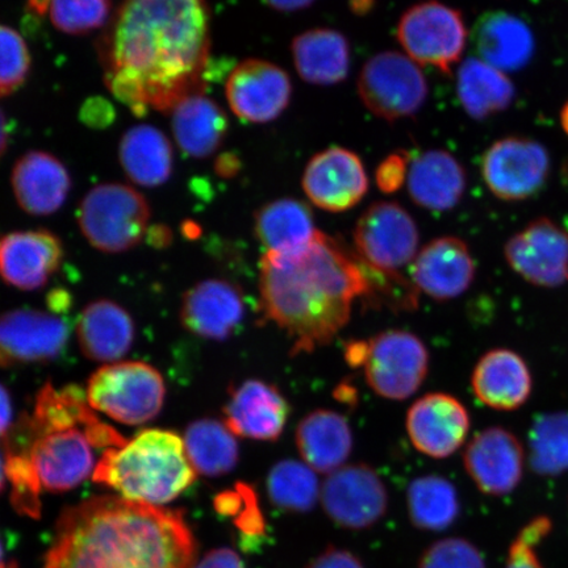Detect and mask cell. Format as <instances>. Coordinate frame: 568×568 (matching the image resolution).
Listing matches in <instances>:
<instances>
[{
    "label": "cell",
    "mask_w": 568,
    "mask_h": 568,
    "mask_svg": "<svg viewBox=\"0 0 568 568\" xmlns=\"http://www.w3.org/2000/svg\"><path fill=\"white\" fill-rule=\"evenodd\" d=\"M204 0H124L99 40L106 88L136 113L202 92L211 52Z\"/></svg>",
    "instance_id": "obj_1"
},
{
    "label": "cell",
    "mask_w": 568,
    "mask_h": 568,
    "mask_svg": "<svg viewBox=\"0 0 568 568\" xmlns=\"http://www.w3.org/2000/svg\"><path fill=\"white\" fill-rule=\"evenodd\" d=\"M367 295L357 254L323 232L295 252L261 260L262 315L293 339L295 355L331 344L349 323L354 301Z\"/></svg>",
    "instance_id": "obj_2"
},
{
    "label": "cell",
    "mask_w": 568,
    "mask_h": 568,
    "mask_svg": "<svg viewBox=\"0 0 568 568\" xmlns=\"http://www.w3.org/2000/svg\"><path fill=\"white\" fill-rule=\"evenodd\" d=\"M194 560L180 513L101 496L65 510L44 568H193Z\"/></svg>",
    "instance_id": "obj_3"
},
{
    "label": "cell",
    "mask_w": 568,
    "mask_h": 568,
    "mask_svg": "<svg viewBox=\"0 0 568 568\" xmlns=\"http://www.w3.org/2000/svg\"><path fill=\"white\" fill-rule=\"evenodd\" d=\"M196 471L183 438L174 432L146 429L98 460L92 479L126 500L160 507L193 485Z\"/></svg>",
    "instance_id": "obj_4"
},
{
    "label": "cell",
    "mask_w": 568,
    "mask_h": 568,
    "mask_svg": "<svg viewBox=\"0 0 568 568\" xmlns=\"http://www.w3.org/2000/svg\"><path fill=\"white\" fill-rule=\"evenodd\" d=\"M152 210L146 197L122 183H102L90 190L78 209V224L97 251L118 254L144 240Z\"/></svg>",
    "instance_id": "obj_5"
},
{
    "label": "cell",
    "mask_w": 568,
    "mask_h": 568,
    "mask_svg": "<svg viewBox=\"0 0 568 568\" xmlns=\"http://www.w3.org/2000/svg\"><path fill=\"white\" fill-rule=\"evenodd\" d=\"M87 396L92 409L112 420L142 425L160 415L166 386L161 373L145 362H115L90 376Z\"/></svg>",
    "instance_id": "obj_6"
},
{
    "label": "cell",
    "mask_w": 568,
    "mask_h": 568,
    "mask_svg": "<svg viewBox=\"0 0 568 568\" xmlns=\"http://www.w3.org/2000/svg\"><path fill=\"white\" fill-rule=\"evenodd\" d=\"M397 39L412 61L449 75L464 54L467 28L459 10L428 0L404 12Z\"/></svg>",
    "instance_id": "obj_7"
},
{
    "label": "cell",
    "mask_w": 568,
    "mask_h": 568,
    "mask_svg": "<svg viewBox=\"0 0 568 568\" xmlns=\"http://www.w3.org/2000/svg\"><path fill=\"white\" fill-rule=\"evenodd\" d=\"M418 241L414 217L394 202L371 205L353 232L354 253L362 264L382 274H402L414 264Z\"/></svg>",
    "instance_id": "obj_8"
},
{
    "label": "cell",
    "mask_w": 568,
    "mask_h": 568,
    "mask_svg": "<svg viewBox=\"0 0 568 568\" xmlns=\"http://www.w3.org/2000/svg\"><path fill=\"white\" fill-rule=\"evenodd\" d=\"M358 92L362 103L375 116L396 122L422 110L428 98V83L408 55L383 52L365 63Z\"/></svg>",
    "instance_id": "obj_9"
},
{
    "label": "cell",
    "mask_w": 568,
    "mask_h": 568,
    "mask_svg": "<svg viewBox=\"0 0 568 568\" xmlns=\"http://www.w3.org/2000/svg\"><path fill=\"white\" fill-rule=\"evenodd\" d=\"M367 385L387 400H406L423 386L429 352L414 333L386 331L367 339L364 362Z\"/></svg>",
    "instance_id": "obj_10"
},
{
    "label": "cell",
    "mask_w": 568,
    "mask_h": 568,
    "mask_svg": "<svg viewBox=\"0 0 568 568\" xmlns=\"http://www.w3.org/2000/svg\"><path fill=\"white\" fill-rule=\"evenodd\" d=\"M481 176L489 191L503 202H523L539 193L549 180V152L536 140L504 138L483 155Z\"/></svg>",
    "instance_id": "obj_11"
},
{
    "label": "cell",
    "mask_w": 568,
    "mask_h": 568,
    "mask_svg": "<svg viewBox=\"0 0 568 568\" xmlns=\"http://www.w3.org/2000/svg\"><path fill=\"white\" fill-rule=\"evenodd\" d=\"M320 501L326 516L338 527L364 530L387 514L388 491L371 466L345 465L325 479Z\"/></svg>",
    "instance_id": "obj_12"
},
{
    "label": "cell",
    "mask_w": 568,
    "mask_h": 568,
    "mask_svg": "<svg viewBox=\"0 0 568 568\" xmlns=\"http://www.w3.org/2000/svg\"><path fill=\"white\" fill-rule=\"evenodd\" d=\"M504 255L510 268L532 286L558 288L568 283V232L548 217L532 220L514 234Z\"/></svg>",
    "instance_id": "obj_13"
},
{
    "label": "cell",
    "mask_w": 568,
    "mask_h": 568,
    "mask_svg": "<svg viewBox=\"0 0 568 568\" xmlns=\"http://www.w3.org/2000/svg\"><path fill=\"white\" fill-rule=\"evenodd\" d=\"M69 324L60 316L36 310L0 315V367L47 364L65 351Z\"/></svg>",
    "instance_id": "obj_14"
},
{
    "label": "cell",
    "mask_w": 568,
    "mask_h": 568,
    "mask_svg": "<svg viewBox=\"0 0 568 568\" xmlns=\"http://www.w3.org/2000/svg\"><path fill=\"white\" fill-rule=\"evenodd\" d=\"M226 101L234 115L247 123L264 124L286 111L293 84L275 63L251 59L232 70L225 84Z\"/></svg>",
    "instance_id": "obj_15"
},
{
    "label": "cell",
    "mask_w": 568,
    "mask_h": 568,
    "mask_svg": "<svg viewBox=\"0 0 568 568\" xmlns=\"http://www.w3.org/2000/svg\"><path fill=\"white\" fill-rule=\"evenodd\" d=\"M27 456L41 487L51 493L69 491L80 486L94 474L97 466L88 429L83 428L33 435Z\"/></svg>",
    "instance_id": "obj_16"
},
{
    "label": "cell",
    "mask_w": 568,
    "mask_h": 568,
    "mask_svg": "<svg viewBox=\"0 0 568 568\" xmlns=\"http://www.w3.org/2000/svg\"><path fill=\"white\" fill-rule=\"evenodd\" d=\"M302 184L317 209L339 213L352 210L365 197L368 178L357 154L335 146L308 162Z\"/></svg>",
    "instance_id": "obj_17"
},
{
    "label": "cell",
    "mask_w": 568,
    "mask_h": 568,
    "mask_svg": "<svg viewBox=\"0 0 568 568\" xmlns=\"http://www.w3.org/2000/svg\"><path fill=\"white\" fill-rule=\"evenodd\" d=\"M464 465L468 477L488 496L514 493L524 475V447L514 433L493 426L467 445Z\"/></svg>",
    "instance_id": "obj_18"
},
{
    "label": "cell",
    "mask_w": 568,
    "mask_h": 568,
    "mask_svg": "<svg viewBox=\"0 0 568 568\" xmlns=\"http://www.w3.org/2000/svg\"><path fill=\"white\" fill-rule=\"evenodd\" d=\"M406 428L416 450L432 458L444 459L465 444L470 432V416L457 397L428 394L412 404Z\"/></svg>",
    "instance_id": "obj_19"
},
{
    "label": "cell",
    "mask_w": 568,
    "mask_h": 568,
    "mask_svg": "<svg viewBox=\"0 0 568 568\" xmlns=\"http://www.w3.org/2000/svg\"><path fill=\"white\" fill-rule=\"evenodd\" d=\"M290 415V403L281 389L260 379H248L231 388L224 407V423L233 435L254 442H276Z\"/></svg>",
    "instance_id": "obj_20"
},
{
    "label": "cell",
    "mask_w": 568,
    "mask_h": 568,
    "mask_svg": "<svg viewBox=\"0 0 568 568\" xmlns=\"http://www.w3.org/2000/svg\"><path fill=\"white\" fill-rule=\"evenodd\" d=\"M246 304L243 291L225 280L199 282L186 291L181 303V323L197 337L229 339L243 324Z\"/></svg>",
    "instance_id": "obj_21"
},
{
    "label": "cell",
    "mask_w": 568,
    "mask_h": 568,
    "mask_svg": "<svg viewBox=\"0 0 568 568\" xmlns=\"http://www.w3.org/2000/svg\"><path fill=\"white\" fill-rule=\"evenodd\" d=\"M477 275L470 248L458 237H439L426 244L412 264V282L432 300L446 302L464 295Z\"/></svg>",
    "instance_id": "obj_22"
},
{
    "label": "cell",
    "mask_w": 568,
    "mask_h": 568,
    "mask_svg": "<svg viewBox=\"0 0 568 568\" xmlns=\"http://www.w3.org/2000/svg\"><path fill=\"white\" fill-rule=\"evenodd\" d=\"M62 260L61 240L47 230L12 232L0 239V278L9 286L41 288L59 272Z\"/></svg>",
    "instance_id": "obj_23"
},
{
    "label": "cell",
    "mask_w": 568,
    "mask_h": 568,
    "mask_svg": "<svg viewBox=\"0 0 568 568\" xmlns=\"http://www.w3.org/2000/svg\"><path fill=\"white\" fill-rule=\"evenodd\" d=\"M20 209L33 216H48L67 202L71 178L63 163L47 152H28L17 161L11 175Z\"/></svg>",
    "instance_id": "obj_24"
},
{
    "label": "cell",
    "mask_w": 568,
    "mask_h": 568,
    "mask_svg": "<svg viewBox=\"0 0 568 568\" xmlns=\"http://www.w3.org/2000/svg\"><path fill=\"white\" fill-rule=\"evenodd\" d=\"M75 333L84 357L106 365L125 357L136 337L132 316L109 300L88 304L78 317Z\"/></svg>",
    "instance_id": "obj_25"
},
{
    "label": "cell",
    "mask_w": 568,
    "mask_h": 568,
    "mask_svg": "<svg viewBox=\"0 0 568 568\" xmlns=\"http://www.w3.org/2000/svg\"><path fill=\"white\" fill-rule=\"evenodd\" d=\"M477 399L496 410H516L528 402L532 381L527 362L509 349L489 351L471 376Z\"/></svg>",
    "instance_id": "obj_26"
},
{
    "label": "cell",
    "mask_w": 568,
    "mask_h": 568,
    "mask_svg": "<svg viewBox=\"0 0 568 568\" xmlns=\"http://www.w3.org/2000/svg\"><path fill=\"white\" fill-rule=\"evenodd\" d=\"M473 42L480 60L501 71L521 70L536 51L530 27L507 11H489L481 16L474 27Z\"/></svg>",
    "instance_id": "obj_27"
},
{
    "label": "cell",
    "mask_w": 568,
    "mask_h": 568,
    "mask_svg": "<svg viewBox=\"0 0 568 568\" xmlns=\"http://www.w3.org/2000/svg\"><path fill=\"white\" fill-rule=\"evenodd\" d=\"M408 193L418 207L447 212L457 207L466 191L464 166L445 151H429L409 166Z\"/></svg>",
    "instance_id": "obj_28"
},
{
    "label": "cell",
    "mask_w": 568,
    "mask_h": 568,
    "mask_svg": "<svg viewBox=\"0 0 568 568\" xmlns=\"http://www.w3.org/2000/svg\"><path fill=\"white\" fill-rule=\"evenodd\" d=\"M295 442L304 464L320 474L329 475L345 466L353 450L349 423L329 409H317L303 417Z\"/></svg>",
    "instance_id": "obj_29"
},
{
    "label": "cell",
    "mask_w": 568,
    "mask_h": 568,
    "mask_svg": "<svg viewBox=\"0 0 568 568\" xmlns=\"http://www.w3.org/2000/svg\"><path fill=\"white\" fill-rule=\"evenodd\" d=\"M172 128L181 151L189 158L203 160L222 146L230 122L222 106L199 92L174 106Z\"/></svg>",
    "instance_id": "obj_30"
},
{
    "label": "cell",
    "mask_w": 568,
    "mask_h": 568,
    "mask_svg": "<svg viewBox=\"0 0 568 568\" xmlns=\"http://www.w3.org/2000/svg\"><path fill=\"white\" fill-rule=\"evenodd\" d=\"M291 52L297 74L311 84L332 87L349 73V42L337 31L317 28L296 36Z\"/></svg>",
    "instance_id": "obj_31"
},
{
    "label": "cell",
    "mask_w": 568,
    "mask_h": 568,
    "mask_svg": "<svg viewBox=\"0 0 568 568\" xmlns=\"http://www.w3.org/2000/svg\"><path fill=\"white\" fill-rule=\"evenodd\" d=\"M124 173L142 187H158L173 173L174 153L166 134L153 125H136L119 145Z\"/></svg>",
    "instance_id": "obj_32"
},
{
    "label": "cell",
    "mask_w": 568,
    "mask_h": 568,
    "mask_svg": "<svg viewBox=\"0 0 568 568\" xmlns=\"http://www.w3.org/2000/svg\"><path fill=\"white\" fill-rule=\"evenodd\" d=\"M316 232L311 209L296 199L266 203L254 215V234L265 253L295 252L307 245Z\"/></svg>",
    "instance_id": "obj_33"
},
{
    "label": "cell",
    "mask_w": 568,
    "mask_h": 568,
    "mask_svg": "<svg viewBox=\"0 0 568 568\" xmlns=\"http://www.w3.org/2000/svg\"><path fill=\"white\" fill-rule=\"evenodd\" d=\"M457 92L467 115L486 120L506 111L515 99L513 81L480 59H468L458 69Z\"/></svg>",
    "instance_id": "obj_34"
},
{
    "label": "cell",
    "mask_w": 568,
    "mask_h": 568,
    "mask_svg": "<svg viewBox=\"0 0 568 568\" xmlns=\"http://www.w3.org/2000/svg\"><path fill=\"white\" fill-rule=\"evenodd\" d=\"M184 447L196 474L224 477L236 468L240 449L236 436L216 418H201L184 432Z\"/></svg>",
    "instance_id": "obj_35"
},
{
    "label": "cell",
    "mask_w": 568,
    "mask_h": 568,
    "mask_svg": "<svg viewBox=\"0 0 568 568\" xmlns=\"http://www.w3.org/2000/svg\"><path fill=\"white\" fill-rule=\"evenodd\" d=\"M33 435L74 428L89 429L99 422L87 393L77 386L55 388L47 383L36 396L32 415H28Z\"/></svg>",
    "instance_id": "obj_36"
},
{
    "label": "cell",
    "mask_w": 568,
    "mask_h": 568,
    "mask_svg": "<svg viewBox=\"0 0 568 568\" xmlns=\"http://www.w3.org/2000/svg\"><path fill=\"white\" fill-rule=\"evenodd\" d=\"M407 504L410 523L417 529L429 531L449 528L460 510L456 487L439 475H424L412 481Z\"/></svg>",
    "instance_id": "obj_37"
},
{
    "label": "cell",
    "mask_w": 568,
    "mask_h": 568,
    "mask_svg": "<svg viewBox=\"0 0 568 568\" xmlns=\"http://www.w3.org/2000/svg\"><path fill=\"white\" fill-rule=\"evenodd\" d=\"M266 489L273 506L290 514L310 513L322 493L316 471L294 459L281 460L272 467Z\"/></svg>",
    "instance_id": "obj_38"
},
{
    "label": "cell",
    "mask_w": 568,
    "mask_h": 568,
    "mask_svg": "<svg viewBox=\"0 0 568 568\" xmlns=\"http://www.w3.org/2000/svg\"><path fill=\"white\" fill-rule=\"evenodd\" d=\"M529 465L541 477L568 471V414L539 416L529 433Z\"/></svg>",
    "instance_id": "obj_39"
},
{
    "label": "cell",
    "mask_w": 568,
    "mask_h": 568,
    "mask_svg": "<svg viewBox=\"0 0 568 568\" xmlns=\"http://www.w3.org/2000/svg\"><path fill=\"white\" fill-rule=\"evenodd\" d=\"M47 11L57 30L87 34L106 24L112 0H48Z\"/></svg>",
    "instance_id": "obj_40"
},
{
    "label": "cell",
    "mask_w": 568,
    "mask_h": 568,
    "mask_svg": "<svg viewBox=\"0 0 568 568\" xmlns=\"http://www.w3.org/2000/svg\"><path fill=\"white\" fill-rule=\"evenodd\" d=\"M7 479L11 481L12 506L20 515L39 517L41 485L27 453H3Z\"/></svg>",
    "instance_id": "obj_41"
},
{
    "label": "cell",
    "mask_w": 568,
    "mask_h": 568,
    "mask_svg": "<svg viewBox=\"0 0 568 568\" xmlns=\"http://www.w3.org/2000/svg\"><path fill=\"white\" fill-rule=\"evenodd\" d=\"M31 69V54L26 41L10 27L0 26V98L23 87Z\"/></svg>",
    "instance_id": "obj_42"
},
{
    "label": "cell",
    "mask_w": 568,
    "mask_h": 568,
    "mask_svg": "<svg viewBox=\"0 0 568 568\" xmlns=\"http://www.w3.org/2000/svg\"><path fill=\"white\" fill-rule=\"evenodd\" d=\"M417 568H487L477 546L465 538H444L429 546Z\"/></svg>",
    "instance_id": "obj_43"
},
{
    "label": "cell",
    "mask_w": 568,
    "mask_h": 568,
    "mask_svg": "<svg viewBox=\"0 0 568 568\" xmlns=\"http://www.w3.org/2000/svg\"><path fill=\"white\" fill-rule=\"evenodd\" d=\"M552 523L548 516L532 518L510 545L506 568H545L537 548L550 535Z\"/></svg>",
    "instance_id": "obj_44"
},
{
    "label": "cell",
    "mask_w": 568,
    "mask_h": 568,
    "mask_svg": "<svg viewBox=\"0 0 568 568\" xmlns=\"http://www.w3.org/2000/svg\"><path fill=\"white\" fill-rule=\"evenodd\" d=\"M409 154L400 151L390 154L376 169L375 180L379 190L385 194H394L403 186L409 173Z\"/></svg>",
    "instance_id": "obj_45"
},
{
    "label": "cell",
    "mask_w": 568,
    "mask_h": 568,
    "mask_svg": "<svg viewBox=\"0 0 568 568\" xmlns=\"http://www.w3.org/2000/svg\"><path fill=\"white\" fill-rule=\"evenodd\" d=\"M307 568H365V566L353 552L331 546L312 559Z\"/></svg>",
    "instance_id": "obj_46"
},
{
    "label": "cell",
    "mask_w": 568,
    "mask_h": 568,
    "mask_svg": "<svg viewBox=\"0 0 568 568\" xmlns=\"http://www.w3.org/2000/svg\"><path fill=\"white\" fill-rule=\"evenodd\" d=\"M193 568H245L239 554L229 548L212 550Z\"/></svg>",
    "instance_id": "obj_47"
},
{
    "label": "cell",
    "mask_w": 568,
    "mask_h": 568,
    "mask_svg": "<svg viewBox=\"0 0 568 568\" xmlns=\"http://www.w3.org/2000/svg\"><path fill=\"white\" fill-rule=\"evenodd\" d=\"M12 399L9 390L3 385H0V439L12 428Z\"/></svg>",
    "instance_id": "obj_48"
},
{
    "label": "cell",
    "mask_w": 568,
    "mask_h": 568,
    "mask_svg": "<svg viewBox=\"0 0 568 568\" xmlns=\"http://www.w3.org/2000/svg\"><path fill=\"white\" fill-rule=\"evenodd\" d=\"M367 353V341H351L345 346V359L351 367H362Z\"/></svg>",
    "instance_id": "obj_49"
},
{
    "label": "cell",
    "mask_w": 568,
    "mask_h": 568,
    "mask_svg": "<svg viewBox=\"0 0 568 568\" xmlns=\"http://www.w3.org/2000/svg\"><path fill=\"white\" fill-rule=\"evenodd\" d=\"M273 10L281 12H295L307 9L315 0H264Z\"/></svg>",
    "instance_id": "obj_50"
},
{
    "label": "cell",
    "mask_w": 568,
    "mask_h": 568,
    "mask_svg": "<svg viewBox=\"0 0 568 568\" xmlns=\"http://www.w3.org/2000/svg\"><path fill=\"white\" fill-rule=\"evenodd\" d=\"M10 142V123L6 113L0 109V159L3 158Z\"/></svg>",
    "instance_id": "obj_51"
},
{
    "label": "cell",
    "mask_w": 568,
    "mask_h": 568,
    "mask_svg": "<svg viewBox=\"0 0 568 568\" xmlns=\"http://www.w3.org/2000/svg\"><path fill=\"white\" fill-rule=\"evenodd\" d=\"M336 397L341 403L354 404L357 402V390L349 383H343L337 387Z\"/></svg>",
    "instance_id": "obj_52"
},
{
    "label": "cell",
    "mask_w": 568,
    "mask_h": 568,
    "mask_svg": "<svg viewBox=\"0 0 568 568\" xmlns=\"http://www.w3.org/2000/svg\"><path fill=\"white\" fill-rule=\"evenodd\" d=\"M7 480L6 473V459L2 453H0V493L3 491Z\"/></svg>",
    "instance_id": "obj_53"
},
{
    "label": "cell",
    "mask_w": 568,
    "mask_h": 568,
    "mask_svg": "<svg viewBox=\"0 0 568 568\" xmlns=\"http://www.w3.org/2000/svg\"><path fill=\"white\" fill-rule=\"evenodd\" d=\"M560 125H562L564 131L568 136V101L565 103L564 109L560 110Z\"/></svg>",
    "instance_id": "obj_54"
},
{
    "label": "cell",
    "mask_w": 568,
    "mask_h": 568,
    "mask_svg": "<svg viewBox=\"0 0 568 568\" xmlns=\"http://www.w3.org/2000/svg\"><path fill=\"white\" fill-rule=\"evenodd\" d=\"M0 568H18V566H17V564L11 562V564H7V565H2V566H0Z\"/></svg>",
    "instance_id": "obj_55"
},
{
    "label": "cell",
    "mask_w": 568,
    "mask_h": 568,
    "mask_svg": "<svg viewBox=\"0 0 568 568\" xmlns=\"http://www.w3.org/2000/svg\"><path fill=\"white\" fill-rule=\"evenodd\" d=\"M2 558H3V548H2V542H0V566H2Z\"/></svg>",
    "instance_id": "obj_56"
}]
</instances>
